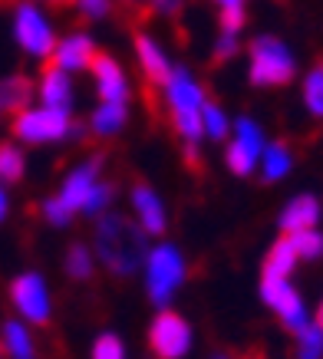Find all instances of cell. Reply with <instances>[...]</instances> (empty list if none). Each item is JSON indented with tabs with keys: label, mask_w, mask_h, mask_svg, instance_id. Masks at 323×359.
<instances>
[{
	"label": "cell",
	"mask_w": 323,
	"mask_h": 359,
	"mask_svg": "<svg viewBox=\"0 0 323 359\" xmlns=\"http://www.w3.org/2000/svg\"><path fill=\"white\" fill-rule=\"evenodd\" d=\"M99 172H103V155H93L89 162H83L79 168H73V172L66 175L63 191H60V201H63L73 215H76V211H83L89 191H93V188H96V182H99Z\"/></svg>",
	"instance_id": "cell-10"
},
{
	"label": "cell",
	"mask_w": 323,
	"mask_h": 359,
	"mask_svg": "<svg viewBox=\"0 0 323 359\" xmlns=\"http://www.w3.org/2000/svg\"><path fill=\"white\" fill-rule=\"evenodd\" d=\"M152 7L159 13H178V0H152Z\"/></svg>",
	"instance_id": "cell-36"
},
{
	"label": "cell",
	"mask_w": 323,
	"mask_h": 359,
	"mask_svg": "<svg viewBox=\"0 0 323 359\" xmlns=\"http://www.w3.org/2000/svg\"><path fill=\"white\" fill-rule=\"evenodd\" d=\"M235 142L237 145H244L251 155H264V132H261V126L254 119H248V116H241V119L235 122Z\"/></svg>",
	"instance_id": "cell-25"
},
{
	"label": "cell",
	"mask_w": 323,
	"mask_h": 359,
	"mask_svg": "<svg viewBox=\"0 0 323 359\" xmlns=\"http://www.w3.org/2000/svg\"><path fill=\"white\" fill-rule=\"evenodd\" d=\"M211 359H237V356H231V353H215Z\"/></svg>",
	"instance_id": "cell-41"
},
{
	"label": "cell",
	"mask_w": 323,
	"mask_h": 359,
	"mask_svg": "<svg viewBox=\"0 0 323 359\" xmlns=\"http://www.w3.org/2000/svg\"><path fill=\"white\" fill-rule=\"evenodd\" d=\"M317 221H320V201L313 195H297L291 205L280 211L277 224L284 234H297V231H310Z\"/></svg>",
	"instance_id": "cell-15"
},
{
	"label": "cell",
	"mask_w": 323,
	"mask_h": 359,
	"mask_svg": "<svg viewBox=\"0 0 323 359\" xmlns=\"http://www.w3.org/2000/svg\"><path fill=\"white\" fill-rule=\"evenodd\" d=\"M132 208H136V215H139V224L145 234H165V224H169V218H165V205L159 201V195L152 191L145 182H136L132 185Z\"/></svg>",
	"instance_id": "cell-12"
},
{
	"label": "cell",
	"mask_w": 323,
	"mask_h": 359,
	"mask_svg": "<svg viewBox=\"0 0 323 359\" xmlns=\"http://www.w3.org/2000/svg\"><path fill=\"white\" fill-rule=\"evenodd\" d=\"M4 343H7V353H11L13 359H37L33 339L20 320H11V316L4 320Z\"/></svg>",
	"instance_id": "cell-21"
},
{
	"label": "cell",
	"mask_w": 323,
	"mask_h": 359,
	"mask_svg": "<svg viewBox=\"0 0 323 359\" xmlns=\"http://www.w3.org/2000/svg\"><path fill=\"white\" fill-rule=\"evenodd\" d=\"M317 327L323 330V300H320V310H317Z\"/></svg>",
	"instance_id": "cell-40"
},
{
	"label": "cell",
	"mask_w": 323,
	"mask_h": 359,
	"mask_svg": "<svg viewBox=\"0 0 323 359\" xmlns=\"http://www.w3.org/2000/svg\"><path fill=\"white\" fill-rule=\"evenodd\" d=\"M13 36L30 56H53L56 50L53 27L46 23V17L33 4H17V11H13Z\"/></svg>",
	"instance_id": "cell-8"
},
{
	"label": "cell",
	"mask_w": 323,
	"mask_h": 359,
	"mask_svg": "<svg viewBox=\"0 0 323 359\" xmlns=\"http://www.w3.org/2000/svg\"><path fill=\"white\" fill-rule=\"evenodd\" d=\"M248 76L254 86H287L297 76V60L277 36H254Z\"/></svg>",
	"instance_id": "cell-3"
},
{
	"label": "cell",
	"mask_w": 323,
	"mask_h": 359,
	"mask_svg": "<svg viewBox=\"0 0 323 359\" xmlns=\"http://www.w3.org/2000/svg\"><path fill=\"white\" fill-rule=\"evenodd\" d=\"M23 172H27L23 152L13 142H0V182L4 185H17V182H23Z\"/></svg>",
	"instance_id": "cell-22"
},
{
	"label": "cell",
	"mask_w": 323,
	"mask_h": 359,
	"mask_svg": "<svg viewBox=\"0 0 323 359\" xmlns=\"http://www.w3.org/2000/svg\"><path fill=\"white\" fill-rule=\"evenodd\" d=\"M53 4H73V0H53Z\"/></svg>",
	"instance_id": "cell-42"
},
{
	"label": "cell",
	"mask_w": 323,
	"mask_h": 359,
	"mask_svg": "<svg viewBox=\"0 0 323 359\" xmlns=\"http://www.w3.org/2000/svg\"><path fill=\"white\" fill-rule=\"evenodd\" d=\"M93 244H96L99 261L106 264V271L116 273V277H132L142 267V261L149 257L142 224L129 221L119 211H106V215L96 218Z\"/></svg>",
	"instance_id": "cell-1"
},
{
	"label": "cell",
	"mask_w": 323,
	"mask_h": 359,
	"mask_svg": "<svg viewBox=\"0 0 323 359\" xmlns=\"http://www.w3.org/2000/svg\"><path fill=\"white\" fill-rule=\"evenodd\" d=\"M0 359H4V346H0Z\"/></svg>",
	"instance_id": "cell-44"
},
{
	"label": "cell",
	"mask_w": 323,
	"mask_h": 359,
	"mask_svg": "<svg viewBox=\"0 0 323 359\" xmlns=\"http://www.w3.org/2000/svg\"><path fill=\"white\" fill-rule=\"evenodd\" d=\"M185 280V257L182 250L172 248V244H159L155 250H149L145 257V294L155 306H165L172 304L175 290L182 287Z\"/></svg>",
	"instance_id": "cell-4"
},
{
	"label": "cell",
	"mask_w": 323,
	"mask_h": 359,
	"mask_svg": "<svg viewBox=\"0 0 323 359\" xmlns=\"http://www.w3.org/2000/svg\"><path fill=\"white\" fill-rule=\"evenodd\" d=\"M202 122H205V135L215 142L228 139V132H231V122H228L225 109L215 106V102H208V99H205V106H202Z\"/></svg>",
	"instance_id": "cell-27"
},
{
	"label": "cell",
	"mask_w": 323,
	"mask_h": 359,
	"mask_svg": "<svg viewBox=\"0 0 323 359\" xmlns=\"http://www.w3.org/2000/svg\"><path fill=\"white\" fill-rule=\"evenodd\" d=\"M244 20H248L244 7H221V17H218V23H221V33H235V36L244 30Z\"/></svg>",
	"instance_id": "cell-33"
},
{
	"label": "cell",
	"mask_w": 323,
	"mask_h": 359,
	"mask_svg": "<svg viewBox=\"0 0 323 359\" xmlns=\"http://www.w3.org/2000/svg\"><path fill=\"white\" fill-rule=\"evenodd\" d=\"M294 337H297V343H294L297 359H323V330L317 323H307Z\"/></svg>",
	"instance_id": "cell-24"
},
{
	"label": "cell",
	"mask_w": 323,
	"mask_h": 359,
	"mask_svg": "<svg viewBox=\"0 0 323 359\" xmlns=\"http://www.w3.org/2000/svg\"><path fill=\"white\" fill-rule=\"evenodd\" d=\"M112 198H116V185H112V182H96V188L89 191V198H86V205H83V211H86V215H103Z\"/></svg>",
	"instance_id": "cell-30"
},
{
	"label": "cell",
	"mask_w": 323,
	"mask_h": 359,
	"mask_svg": "<svg viewBox=\"0 0 323 359\" xmlns=\"http://www.w3.org/2000/svg\"><path fill=\"white\" fill-rule=\"evenodd\" d=\"M30 96H33V83L27 76H7L0 79V119L11 116V112H23L30 106Z\"/></svg>",
	"instance_id": "cell-17"
},
{
	"label": "cell",
	"mask_w": 323,
	"mask_h": 359,
	"mask_svg": "<svg viewBox=\"0 0 323 359\" xmlns=\"http://www.w3.org/2000/svg\"><path fill=\"white\" fill-rule=\"evenodd\" d=\"M261 158H264V162H261V178H264V182H280L294 165V155H291V149H287V142H270V145H264V155H261Z\"/></svg>",
	"instance_id": "cell-19"
},
{
	"label": "cell",
	"mask_w": 323,
	"mask_h": 359,
	"mask_svg": "<svg viewBox=\"0 0 323 359\" xmlns=\"http://www.w3.org/2000/svg\"><path fill=\"white\" fill-rule=\"evenodd\" d=\"M122 4H139V0H122Z\"/></svg>",
	"instance_id": "cell-43"
},
{
	"label": "cell",
	"mask_w": 323,
	"mask_h": 359,
	"mask_svg": "<svg viewBox=\"0 0 323 359\" xmlns=\"http://www.w3.org/2000/svg\"><path fill=\"white\" fill-rule=\"evenodd\" d=\"M40 211H44V218L50 221L53 228H66V224L73 221V211H70V208L60 201V195H56V198H46L44 205H40Z\"/></svg>",
	"instance_id": "cell-32"
},
{
	"label": "cell",
	"mask_w": 323,
	"mask_h": 359,
	"mask_svg": "<svg viewBox=\"0 0 323 359\" xmlns=\"http://www.w3.org/2000/svg\"><path fill=\"white\" fill-rule=\"evenodd\" d=\"M11 300L30 323L37 327H50V294L40 273H20L11 283Z\"/></svg>",
	"instance_id": "cell-9"
},
{
	"label": "cell",
	"mask_w": 323,
	"mask_h": 359,
	"mask_svg": "<svg viewBox=\"0 0 323 359\" xmlns=\"http://www.w3.org/2000/svg\"><path fill=\"white\" fill-rule=\"evenodd\" d=\"M93 359H126V346L116 333H103L93 343Z\"/></svg>",
	"instance_id": "cell-31"
},
{
	"label": "cell",
	"mask_w": 323,
	"mask_h": 359,
	"mask_svg": "<svg viewBox=\"0 0 323 359\" xmlns=\"http://www.w3.org/2000/svg\"><path fill=\"white\" fill-rule=\"evenodd\" d=\"M93 76H96V89L103 102H126L129 99V79L122 73V66L112 60L109 53H96L93 60Z\"/></svg>",
	"instance_id": "cell-11"
},
{
	"label": "cell",
	"mask_w": 323,
	"mask_h": 359,
	"mask_svg": "<svg viewBox=\"0 0 323 359\" xmlns=\"http://www.w3.org/2000/svg\"><path fill=\"white\" fill-rule=\"evenodd\" d=\"M303 106H307L310 116L323 119V66L310 69L307 79H303Z\"/></svg>",
	"instance_id": "cell-26"
},
{
	"label": "cell",
	"mask_w": 323,
	"mask_h": 359,
	"mask_svg": "<svg viewBox=\"0 0 323 359\" xmlns=\"http://www.w3.org/2000/svg\"><path fill=\"white\" fill-rule=\"evenodd\" d=\"M165 99L172 109V126L185 142H198L205 135V122H202V106H205V89L198 86V79L185 69L175 66L169 79H165Z\"/></svg>",
	"instance_id": "cell-2"
},
{
	"label": "cell",
	"mask_w": 323,
	"mask_h": 359,
	"mask_svg": "<svg viewBox=\"0 0 323 359\" xmlns=\"http://www.w3.org/2000/svg\"><path fill=\"white\" fill-rule=\"evenodd\" d=\"M241 359H264V353H261V349H251V353H244Z\"/></svg>",
	"instance_id": "cell-39"
},
{
	"label": "cell",
	"mask_w": 323,
	"mask_h": 359,
	"mask_svg": "<svg viewBox=\"0 0 323 359\" xmlns=\"http://www.w3.org/2000/svg\"><path fill=\"white\" fill-rule=\"evenodd\" d=\"M7 211H11V201H7V195H4V188H0V221L7 218Z\"/></svg>",
	"instance_id": "cell-37"
},
{
	"label": "cell",
	"mask_w": 323,
	"mask_h": 359,
	"mask_svg": "<svg viewBox=\"0 0 323 359\" xmlns=\"http://www.w3.org/2000/svg\"><path fill=\"white\" fill-rule=\"evenodd\" d=\"M13 135L23 142H30V145H44V142H60V139H76V135H83V126L79 122L70 119V112H60V109H23L17 112V119H13Z\"/></svg>",
	"instance_id": "cell-5"
},
{
	"label": "cell",
	"mask_w": 323,
	"mask_h": 359,
	"mask_svg": "<svg viewBox=\"0 0 323 359\" xmlns=\"http://www.w3.org/2000/svg\"><path fill=\"white\" fill-rule=\"evenodd\" d=\"M218 7H241V4H244V0H215Z\"/></svg>",
	"instance_id": "cell-38"
},
{
	"label": "cell",
	"mask_w": 323,
	"mask_h": 359,
	"mask_svg": "<svg viewBox=\"0 0 323 359\" xmlns=\"http://www.w3.org/2000/svg\"><path fill=\"white\" fill-rule=\"evenodd\" d=\"M76 4H79V13H83L86 20H103L109 13V7H112L109 0H76Z\"/></svg>",
	"instance_id": "cell-35"
},
{
	"label": "cell",
	"mask_w": 323,
	"mask_h": 359,
	"mask_svg": "<svg viewBox=\"0 0 323 359\" xmlns=\"http://www.w3.org/2000/svg\"><path fill=\"white\" fill-rule=\"evenodd\" d=\"M136 53H139V63H142V69H145V76H149L152 83L165 86V79H169V73H172V66H169V60H165V53H162V46L155 43L152 36L139 33V36H136Z\"/></svg>",
	"instance_id": "cell-16"
},
{
	"label": "cell",
	"mask_w": 323,
	"mask_h": 359,
	"mask_svg": "<svg viewBox=\"0 0 323 359\" xmlns=\"http://www.w3.org/2000/svg\"><path fill=\"white\" fill-rule=\"evenodd\" d=\"M93 60H96V46H93V40H89L86 33H73V36L60 40L53 56H50V63H56L66 73L86 69V66H93Z\"/></svg>",
	"instance_id": "cell-13"
},
{
	"label": "cell",
	"mask_w": 323,
	"mask_h": 359,
	"mask_svg": "<svg viewBox=\"0 0 323 359\" xmlns=\"http://www.w3.org/2000/svg\"><path fill=\"white\" fill-rule=\"evenodd\" d=\"M225 162H228V168H231V172L244 178V175L254 172V165H258V155H251L244 145L231 142V145H228V152H225Z\"/></svg>",
	"instance_id": "cell-29"
},
{
	"label": "cell",
	"mask_w": 323,
	"mask_h": 359,
	"mask_svg": "<svg viewBox=\"0 0 323 359\" xmlns=\"http://www.w3.org/2000/svg\"><path fill=\"white\" fill-rule=\"evenodd\" d=\"M149 349L155 359H182L192 349V327L175 310H162L149 327Z\"/></svg>",
	"instance_id": "cell-6"
},
{
	"label": "cell",
	"mask_w": 323,
	"mask_h": 359,
	"mask_svg": "<svg viewBox=\"0 0 323 359\" xmlns=\"http://www.w3.org/2000/svg\"><path fill=\"white\" fill-rule=\"evenodd\" d=\"M40 99H44V106H50V109H60V112L73 109V83H70V73L60 69L56 63H46L44 76H40Z\"/></svg>",
	"instance_id": "cell-14"
},
{
	"label": "cell",
	"mask_w": 323,
	"mask_h": 359,
	"mask_svg": "<svg viewBox=\"0 0 323 359\" xmlns=\"http://www.w3.org/2000/svg\"><path fill=\"white\" fill-rule=\"evenodd\" d=\"M297 267V248L287 234H280L274 244H270L268 257H264V273L270 277H291V271Z\"/></svg>",
	"instance_id": "cell-18"
},
{
	"label": "cell",
	"mask_w": 323,
	"mask_h": 359,
	"mask_svg": "<svg viewBox=\"0 0 323 359\" xmlns=\"http://www.w3.org/2000/svg\"><path fill=\"white\" fill-rule=\"evenodd\" d=\"M129 119V109H126V102H103L96 112H93V119H89V129L109 139V135H116L122 126Z\"/></svg>",
	"instance_id": "cell-20"
},
{
	"label": "cell",
	"mask_w": 323,
	"mask_h": 359,
	"mask_svg": "<svg viewBox=\"0 0 323 359\" xmlns=\"http://www.w3.org/2000/svg\"><path fill=\"white\" fill-rule=\"evenodd\" d=\"M235 53H237V36L235 33H221L215 50H211V60H215V63H228Z\"/></svg>",
	"instance_id": "cell-34"
},
{
	"label": "cell",
	"mask_w": 323,
	"mask_h": 359,
	"mask_svg": "<svg viewBox=\"0 0 323 359\" xmlns=\"http://www.w3.org/2000/svg\"><path fill=\"white\" fill-rule=\"evenodd\" d=\"M261 297H264V304L284 320V327L291 330V333H297V330H303L310 323V320H307V310H303L301 294L287 283V277L261 273Z\"/></svg>",
	"instance_id": "cell-7"
},
{
	"label": "cell",
	"mask_w": 323,
	"mask_h": 359,
	"mask_svg": "<svg viewBox=\"0 0 323 359\" xmlns=\"http://www.w3.org/2000/svg\"><path fill=\"white\" fill-rule=\"evenodd\" d=\"M66 277L70 280H93V254H89L86 244H70V250H66Z\"/></svg>",
	"instance_id": "cell-23"
},
{
	"label": "cell",
	"mask_w": 323,
	"mask_h": 359,
	"mask_svg": "<svg viewBox=\"0 0 323 359\" xmlns=\"http://www.w3.org/2000/svg\"><path fill=\"white\" fill-rule=\"evenodd\" d=\"M287 238L294 241V248H297V257H303V261H317L323 254V234H317V231H297V234H287Z\"/></svg>",
	"instance_id": "cell-28"
}]
</instances>
